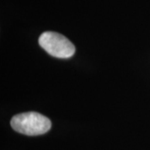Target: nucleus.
Returning a JSON list of instances; mask_svg holds the SVG:
<instances>
[{"instance_id":"nucleus-1","label":"nucleus","mask_w":150,"mask_h":150,"mask_svg":"<svg viewBox=\"0 0 150 150\" xmlns=\"http://www.w3.org/2000/svg\"><path fill=\"white\" fill-rule=\"evenodd\" d=\"M10 123L13 130L28 136L42 135L51 129L50 119L36 112L17 114L11 119Z\"/></svg>"},{"instance_id":"nucleus-2","label":"nucleus","mask_w":150,"mask_h":150,"mask_svg":"<svg viewBox=\"0 0 150 150\" xmlns=\"http://www.w3.org/2000/svg\"><path fill=\"white\" fill-rule=\"evenodd\" d=\"M38 43L49 55L58 59H69L75 53L74 45L59 33H43L39 37Z\"/></svg>"}]
</instances>
